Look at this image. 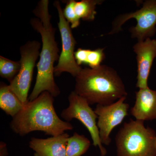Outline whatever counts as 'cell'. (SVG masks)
Masks as SVG:
<instances>
[{"instance_id": "1", "label": "cell", "mask_w": 156, "mask_h": 156, "mask_svg": "<svg viewBox=\"0 0 156 156\" xmlns=\"http://www.w3.org/2000/svg\"><path fill=\"white\" fill-rule=\"evenodd\" d=\"M48 0H41L33 13L37 17L30 20L34 29L41 36L42 47L37 64V73L35 84L28 100L32 101L42 92L47 91L53 97H57L60 91L54 80V63L58 60L59 50L55 40V31L49 14Z\"/></svg>"}, {"instance_id": "2", "label": "cell", "mask_w": 156, "mask_h": 156, "mask_svg": "<svg viewBox=\"0 0 156 156\" xmlns=\"http://www.w3.org/2000/svg\"><path fill=\"white\" fill-rule=\"evenodd\" d=\"M54 97L45 91L37 98L29 101L10 122L14 133L25 136L34 131H41L47 135L57 136L65 131L73 130V126L69 122L62 120L54 108Z\"/></svg>"}, {"instance_id": "3", "label": "cell", "mask_w": 156, "mask_h": 156, "mask_svg": "<svg viewBox=\"0 0 156 156\" xmlns=\"http://www.w3.org/2000/svg\"><path fill=\"white\" fill-rule=\"evenodd\" d=\"M75 78L74 91L90 105H109L128 95L118 73L107 66L82 68Z\"/></svg>"}, {"instance_id": "4", "label": "cell", "mask_w": 156, "mask_h": 156, "mask_svg": "<svg viewBox=\"0 0 156 156\" xmlns=\"http://www.w3.org/2000/svg\"><path fill=\"white\" fill-rule=\"evenodd\" d=\"M144 122L130 120L116 135L117 156H156V133Z\"/></svg>"}, {"instance_id": "5", "label": "cell", "mask_w": 156, "mask_h": 156, "mask_svg": "<svg viewBox=\"0 0 156 156\" xmlns=\"http://www.w3.org/2000/svg\"><path fill=\"white\" fill-rule=\"evenodd\" d=\"M41 44L37 41H29L21 46L20 68L18 74L9 85L24 105L28 102V95L33 76L34 69L40 56Z\"/></svg>"}, {"instance_id": "6", "label": "cell", "mask_w": 156, "mask_h": 156, "mask_svg": "<svg viewBox=\"0 0 156 156\" xmlns=\"http://www.w3.org/2000/svg\"><path fill=\"white\" fill-rule=\"evenodd\" d=\"M69 105L62 112L61 116L66 122L73 119H78L84 125L90 133L93 145L99 148L101 155L105 156L107 150L103 146L99 136L96 119L98 115L85 98L72 91L68 97Z\"/></svg>"}, {"instance_id": "7", "label": "cell", "mask_w": 156, "mask_h": 156, "mask_svg": "<svg viewBox=\"0 0 156 156\" xmlns=\"http://www.w3.org/2000/svg\"><path fill=\"white\" fill-rule=\"evenodd\" d=\"M136 19V24L131 27V36L138 41H144L153 36L156 33V0H147L142 8L133 13L120 15L113 22L112 28L110 34L117 33L121 30L122 25L128 20Z\"/></svg>"}, {"instance_id": "8", "label": "cell", "mask_w": 156, "mask_h": 156, "mask_svg": "<svg viewBox=\"0 0 156 156\" xmlns=\"http://www.w3.org/2000/svg\"><path fill=\"white\" fill-rule=\"evenodd\" d=\"M54 6L58 11L59 22L58 26L61 35L62 51L57 65L54 67V76H58L62 73H69L76 77L82 68L78 65L75 58L76 41L69 23L65 18L63 9L58 1L54 2Z\"/></svg>"}, {"instance_id": "9", "label": "cell", "mask_w": 156, "mask_h": 156, "mask_svg": "<svg viewBox=\"0 0 156 156\" xmlns=\"http://www.w3.org/2000/svg\"><path fill=\"white\" fill-rule=\"evenodd\" d=\"M126 98V97H122L109 105H96L94 111L98 115L97 126L102 144H110L112 131L121 124L128 115L129 106L125 102Z\"/></svg>"}, {"instance_id": "10", "label": "cell", "mask_w": 156, "mask_h": 156, "mask_svg": "<svg viewBox=\"0 0 156 156\" xmlns=\"http://www.w3.org/2000/svg\"><path fill=\"white\" fill-rule=\"evenodd\" d=\"M136 54L137 74L136 87L147 89L148 79L153 62L156 57V40L148 38L138 42L133 47Z\"/></svg>"}, {"instance_id": "11", "label": "cell", "mask_w": 156, "mask_h": 156, "mask_svg": "<svg viewBox=\"0 0 156 156\" xmlns=\"http://www.w3.org/2000/svg\"><path fill=\"white\" fill-rule=\"evenodd\" d=\"M69 135L64 133L47 139L32 137L29 143L34 151V156H66V150Z\"/></svg>"}, {"instance_id": "12", "label": "cell", "mask_w": 156, "mask_h": 156, "mask_svg": "<svg viewBox=\"0 0 156 156\" xmlns=\"http://www.w3.org/2000/svg\"><path fill=\"white\" fill-rule=\"evenodd\" d=\"M131 114L139 121L156 120V91L149 88L139 89Z\"/></svg>"}, {"instance_id": "13", "label": "cell", "mask_w": 156, "mask_h": 156, "mask_svg": "<svg viewBox=\"0 0 156 156\" xmlns=\"http://www.w3.org/2000/svg\"><path fill=\"white\" fill-rule=\"evenodd\" d=\"M24 105L10 89L9 85L1 83L0 108L5 113L13 118L22 109Z\"/></svg>"}, {"instance_id": "14", "label": "cell", "mask_w": 156, "mask_h": 156, "mask_svg": "<svg viewBox=\"0 0 156 156\" xmlns=\"http://www.w3.org/2000/svg\"><path fill=\"white\" fill-rule=\"evenodd\" d=\"M75 58L78 65L86 64L90 68H95L101 65L104 58L105 54L103 49L90 50L79 48L75 52Z\"/></svg>"}, {"instance_id": "15", "label": "cell", "mask_w": 156, "mask_h": 156, "mask_svg": "<svg viewBox=\"0 0 156 156\" xmlns=\"http://www.w3.org/2000/svg\"><path fill=\"white\" fill-rule=\"evenodd\" d=\"M91 145V142L83 135L75 132L68 140L66 156H81L86 153Z\"/></svg>"}, {"instance_id": "16", "label": "cell", "mask_w": 156, "mask_h": 156, "mask_svg": "<svg viewBox=\"0 0 156 156\" xmlns=\"http://www.w3.org/2000/svg\"><path fill=\"white\" fill-rule=\"evenodd\" d=\"M103 1L100 0H82L76 1L74 9L76 15L80 20L92 21L95 19L96 14V8Z\"/></svg>"}, {"instance_id": "17", "label": "cell", "mask_w": 156, "mask_h": 156, "mask_svg": "<svg viewBox=\"0 0 156 156\" xmlns=\"http://www.w3.org/2000/svg\"><path fill=\"white\" fill-rule=\"evenodd\" d=\"M20 68V61H13L0 56V76L10 83L18 74Z\"/></svg>"}, {"instance_id": "18", "label": "cell", "mask_w": 156, "mask_h": 156, "mask_svg": "<svg viewBox=\"0 0 156 156\" xmlns=\"http://www.w3.org/2000/svg\"><path fill=\"white\" fill-rule=\"evenodd\" d=\"M76 1L70 0L66 2V5L63 9V14L65 18L71 24V28H76L80 24V20L76 15L74 6Z\"/></svg>"}, {"instance_id": "19", "label": "cell", "mask_w": 156, "mask_h": 156, "mask_svg": "<svg viewBox=\"0 0 156 156\" xmlns=\"http://www.w3.org/2000/svg\"><path fill=\"white\" fill-rule=\"evenodd\" d=\"M8 155L9 153L6 144L1 141L0 144V156H8Z\"/></svg>"}]
</instances>
